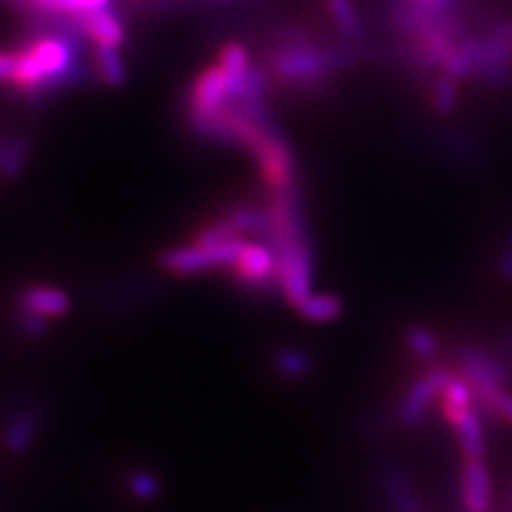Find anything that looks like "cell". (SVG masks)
I'll use <instances>...</instances> for the list:
<instances>
[{
    "label": "cell",
    "instance_id": "obj_13",
    "mask_svg": "<svg viewBox=\"0 0 512 512\" xmlns=\"http://www.w3.org/2000/svg\"><path fill=\"white\" fill-rule=\"evenodd\" d=\"M32 143L26 135L0 133V180H15L26 169Z\"/></svg>",
    "mask_w": 512,
    "mask_h": 512
},
{
    "label": "cell",
    "instance_id": "obj_12",
    "mask_svg": "<svg viewBox=\"0 0 512 512\" xmlns=\"http://www.w3.org/2000/svg\"><path fill=\"white\" fill-rule=\"evenodd\" d=\"M440 408L448 425L455 427L463 416L476 408V397L470 382L463 376H453L440 393Z\"/></svg>",
    "mask_w": 512,
    "mask_h": 512
},
{
    "label": "cell",
    "instance_id": "obj_4",
    "mask_svg": "<svg viewBox=\"0 0 512 512\" xmlns=\"http://www.w3.org/2000/svg\"><path fill=\"white\" fill-rule=\"evenodd\" d=\"M453 376L455 374L448 370V367L436 365V367H431L425 376L414 380L412 387L406 391V395L402 397V402H399V408H397L399 427L406 431L419 429L427 419L429 406L434 404L436 397H440L442 389L448 382H451Z\"/></svg>",
    "mask_w": 512,
    "mask_h": 512
},
{
    "label": "cell",
    "instance_id": "obj_10",
    "mask_svg": "<svg viewBox=\"0 0 512 512\" xmlns=\"http://www.w3.org/2000/svg\"><path fill=\"white\" fill-rule=\"evenodd\" d=\"M378 485L391 512H425L410 476L397 463L387 461L378 468Z\"/></svg>",
    "mask_w": 512,
    "mask_h": 512
},
{
    "label": "cell",
    "instance_id": "obj_15",
    "mask_svg": "<svg viewBox=\"0 0 512 512\" xmlns=\"http://www.w3.org/2000/svg\"><path fill=\"white\" fill-rule=\"evenodd\" d=\"M90 71L103 86H122L126 79V64L122 52L116 50H90Z\"/></svg>",
    "mask_w": 512,
    "mask_h": 512
},
{
    "label": "cell",
    "instance_id": "obj_19",
    "mask_svg": "<svg viewBox=\"0 0 512 512\" xmlns=\"http://www.w3.org/2000/svg\"><path fill=\"white\" fill-rule=\"evenodd\" d=\"M276 370L286 378H306L312 372V361L308 355L295 350V348H284L280 350L274 359Z\"/></svg>",
    "mask_w": 512,
    "mask_h": 512
},
{
    "label": "cell",
    "instance_id": "obj_28",
    "mask_svg": "<svg viewBox=\"0 0 512 512\" xmlns=\"http://www.w3.org/2000/svg\"><path fill=\"white\" fill-rule=\"evenodd\" d=\"M504 361L508 363V367L512 370V333H510V338L506 340V352H504Z\"/></svg>",
    "mask_w": 512,
    "mask_h": 512
},
{
    "label": "cell",
    "instance_id": "obj_26",
    "mask_svg": "<svg viewBox=\"0 0 512 512\" xmlns=\"http://www.w3.org/2000/svg\"><path fill=\"white\" fill-rule=\"evenodd\" d=\"M500 276L506 280H512V244L504 250L500 259Z\"/></svg>",
    "mask_w": 512,
    "mask_h": 512
},
{
    "label": "cell",
    "instance_id": "obj_2",
    "mask_svg": "<svg viewBox=\"0 0 512 512\" xmlns=\"http://www.w3.org/2000/svg\"><path fill=\"white\" fill-rule=\"evenodd\" d=\"M244 244V237H235L220 244H201L190 239V242L173 246L160 254L158 263L171 276H199L207 274V271L231 267Z\"/></svg>",
    "mask_w": 512,
    "mask_h": 512
},
{
    "label": "cell",
    "instance_id": "obj_16",
    "mask_svg": "<svg viewBox=\"0 0 512 512\" xmlns=\"http://www.w3.org/2000/svg\"><path fill=\"white\" fill-rule=\"evenodd\" d=\"M297 310L310 323H331L342 314V301L333 295H308Z\"/></svg>",
    "mask_w": 512,
    "mask_h": 512
},
{
    "label": "cell",
    "instance_id": "obj_27",
    "mask_svg": "<svg viewBox=\"0 0 512 512\" xmlns=\"http://www.w3.org/2000/svg\"><path fill=\"white\" fill-rule=\"evenodd\" d=\"M498 32H500V39H504V41H512V24H500L498 26Z\"/></svg>",
    "mask_w": 512,
    "mask_h": 512
},
{
    "label": "cell",
    "instance_id": "obj_17",
    "mask_svg": "<svg viewBox=\"0 0 512 512\" xmlns=\"http://www.w3.org/2000/svg\"><path fill=\"white\" fill-rule=\"evenodd\" d=\"M476 397V410L480 416H491V419H500L512 425V393L506 387L491 389L485 393H474Z\"/></svg>",
    "mask_w": 512,
    "mask_h": 512
},
{
    "label": "cell",
    "instance_id": "obj_24",
    "mask_svg": "<svg viewBox=\"0 0 512 512\" xmlns=\"http://www.w3.org/2000/svg\"><path fill=\"white\" fill-rule=\"evenodd\" d=\"M455 99H457V90L451 79H442V82H438L434 92V103L440 114H448V111L455 107Z\"/></svg>",
    "mask_w": 512,
    "mask_h": 512
},
{
    "label": "cell",
    "instance_id": "obj_8",
    "mask_svg": "<svg viewBox=\"0 0 512 512\" xmlns=\"http://www.w3.org/2000/svg\"><path fill=\"white\" fill-rule=\"evenodd\" d=\"M15 310L35 314L50 323V320L69 314L71 297L64 288L54 284H28L18 291V297H15Z\"/></svg>",
    "mask_w": 512,
    "mask_h": 512
},
{
    "label": "cell",
    "instance_id": "obj_22",
    "mask_svg": "<svg viewBox=\"0 0 512 512\" xmlns=\"http://www.w3.org/2000/svg\"><path fill=\"white\" fill-rule=\"evenodd\" d=\"M408 348L412 350L414 357H419L423 361H434L438 357V338L429 329L423 327H412L406 335Z\"/></svg>",
    "mask_w": 512,
    "mask_h": 512
},
{
    "label": "cell",
    "instance_id": "obj_21",
    "mask_svg": "<svg viewBox=\"0 0 512 512\" xmlns=\"http://www.w3.org/2000/svg\"><path fill=\"white\" fill-rule=\"evenodd\" d=\"M218 64L224 69L229 71L233 75H244L248 73L252 67H250V56H248V50L242 45V43H224L220 47L218 52Z\"/></svg>",
    "mask_w": 512,
    "mask_h": 512
},
{
    "label": "cell",
    "instance_id": "obj_18",
    "mask_svg": "<svg viewBox=\"0 0 512 512\" xmlns=\"http://www.w3.org/2000/svg\"><path fill=\"white\" fill-rule=\"evenodd\" d=\"M126 491L137 502L148 504L160 498V493H163V480H160L156 472L139 468L126 476Z\"/></svg>",
    "mask_w": 512,
    "mask_h": 512
},
{
    "label": "cell",
    "instance_id": "obj_5",
    "mask_svg": "<svg viewBox=\"0 0 512 512\" xmlns=\"http://www.w3.org/2000/svg\"><path fill=\"white\" fill-rule=\"evenodd\" d=\"M229 269L239 284L252 291H263L278 282V256L274 248L261 242H246Z\"/></svg>",
    "mask_w": 512,
    "mask_h": 512
},
{
    "label": "cell",
    "instance_id": "obj_3",
    "mask_svg": "<svg viewBox=\"0 0 512 512\" xmlns=\"http://www.w3.org/2000/svg\"><path fill=\"white\" fill-rule=\"evenodd\" d=\"M340 60L338 54L318 50L306 41L288 39L271 60V71L284 84L306 86L323 77L325 71L340 64Z\"/></svg>",
    "mask_w": 512,
    "mask_h": 512
},
{
    "label": "cell",
    "instance_id": "obj_14",
    "mask_svg": "<svg viewBox=\"0 0 512 512\" xmlns=\"http://www.w3.org/2000/svg\"><path fill=\"white\" fill-rule=\"evenodd\" d=\"M457 434V442L461 448L463 459H483L487 451V440H485V423L483 416L474 408L468 412L463 419L453 427Z\"/></svg>",
    "mask_w": 512,
    "mask_h": 512
},
{
    "label": "cell",
    "instance_id": "obj_1",
    "mask_svg": "<svg viewBox=\"0 0 512 512\" xmlns=\"http://www.w3.org/2000/svg\"><path fill=\"white\" fill-rule=\"evenodd\" d=\"M84 37L73 24L47 26L13 47L9 86L26 101H45L86 79Z\"/></svg>",
    "mask_w": 512,
    "mask_h": 512
},
{
    "label": "cell",
    "instance_id": "obj_20",
    "mask_svg": "<svg viewBox=\"0 0 512 512\" xmlns=\"http://www.w3.org/2000/svg\"><path fill=\"white\" fill-rule=\"evenodd\" d=\"M329 11L333 15V22L350 39H359L363 35L361 22L355 13V7L350 5V0H329Z\"/></svg>",
    "mask_w": 512,
    "mask_h": 512
},
{
    "label": "cell",
    "instance_id": "obj_25",
    "mask_svg": "<svg viewBox=\"0 0 512 512\" xmlns=\"http://www.w3.org/2000/svg\"><path fill=\"white\" fill-rule=\"evenodd\" d=\"M15 52L13 50H0V86H9V79L13 73Z\"/></svg>",
    "mask_w": 512,
    "mask_h": 512
},
{
    "label": "cell",
    "instance_id": "obj_6",
    "mask_svg": "<svg viewBox=\"0 0 512 512\" xmlns=\"http://www.w3.org/2000/svg\"><path fill=\"white\" fill-rule=\"evenodd\" d=\"M461 376L470 382L474 393L506 387L512 370L504 359H495L476 346H463L457 355Z\"/></svg>",
    "mask_w": 512,
    "mask_h": 512
},
{
    "label": "cell",
    "instance_id": "obj_7",
    "mask_svg": "<svg viewBox=\"0 0 512 512\" xmlns=\"http://www.w3.org/2000/svg\"><path fill=\"white\" fill-rule=\"evenodd\" d=\"M41 425H43L41 406H37V404L18 406L7 416L3 434H0L3 448L13 457H20V455L28 453L39 436Z\"/></svg>",
    "mask_w": 512,
    "mask_h": 512
},
{
    "label": "cell",
    "instance_id": "obj_23",
    "mask_svg": "<svg viewBox=\"0 0 512 512\" xmlns=\"http://www.w3.org/2000/svg\"><path fill=\"white\" fill-rule=\"evenodd\" d=\"M15 325H18L24 338H30V340L45 338L47 331H50V323H47V320L22 310H18V314H15Z\"/></svg>",
    "mask_w": 512,
    "mask_h": 512
},
{
    "label": "cell",
    "instance_id": "obj_11",
    "mask_svg": "<svg viewBox=\"0 0 512 512\" xmlns=\"http://www.w3.org/2000/svg\"><path fill=\"white\" fill-rule=\"evenodd\" d=\"M461 502L468 512H491V474L483 459H466L461 468Z\"/></svg>",
    "mask_w": 512,
    "mask_h": 512
},
{
    "label": "cell",
    "instance_id": "obj_9",
    "mask_svg": "<svg viewBox=\"0 0 512 512\" xmlns=\"http://www.w3.org/2000/svg\"><path fill=\"white\" fill-rule=\"evenodd\" d=\"M79 35L84 37L90 50H116L122 52L126 41V28L120 15L114 9H103L86 15L77 24Z\"/></svg>",
    "mask_w": 512,
    "mask_h": 512
}]
</instances>
